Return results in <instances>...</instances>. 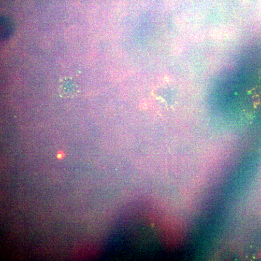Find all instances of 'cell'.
Wrapping results in <instances>:
<instances>
[{
	"label": "cell",
	"instance_id": "7a4b0ae2",
	"mask_svg": "<svg viewBox=\"0 0 261 261\" xmlns=\"http://www.w3.org/2000/svg\"><path fill=\"white\" fill-rule=\"evenodd\" d=\"M60 94L69 97L75 94V86L72 81L64 80L59 86Z\"/></svg>",
	"mask_w": 261,
	"mask_h": 261
},
{
	"label": "cell",
	"instance_id": "6da1fadb",
	"mask_svg": "<svg viewBox=\"0 0 261 261\" xmlns=\"http://www.w3.org/2000/svg\"><path fill=\"white\" fill-rule=\"evenodd\" d=\"M14 31V24L11 20L6 17L0 18V37L1 39H6L9 37Z\"/></svg>",
	"mask_w": 261,
	"mask_h": 261
}]
</instances>
